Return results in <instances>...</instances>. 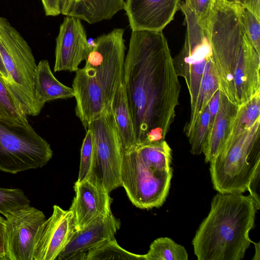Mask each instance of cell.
<instances>
[{
    "label": "cell",
    "instance_id": "cell-32",
    "mask_svg": "<svg viewBox=\"0 0 260 260\" xmlns=\"http://www.w3.org/2000/svg\"><path fill=\"white\" fill-rule=\"evenodd\" d=\"M260 177V166L256 168L254 174L250 180L247 190L252 198L257 210L260 209V198L258 193Z\"/></svg>",
    "mask_w": 260,
    "mask_h": 260
},
{
    "label": "cell",
    "instance_id": "cell-34",
    "mask_svg": "<svg viewBox=\"0 0 260 260\" xmlns=\"http://www.w3.org/2000/svg\"><path fill=\"white\" fill-rule=\"evenodd\" d=\"M0 260H9L6 220L0 216Z\"/></svg>",
    "mask_w": 260,
    "mask_h": 260
},
{
    "label": "cell",
    "instance_id": "cell-21",
    "mask_svg": "<svg viewBox=\"0 0 260 260\" xmlns=\"http://www.w3.org/2000/svg\"><path fill=\"white\" fill-rule=\"evenodd\" d=\"M123 153L136 146L133 120L124 86L117 89L111 105Z\"/></svg>",
    "mask_w": 260,
    "mask_h": 260
},
{
    "label": "cell",
    "instance_id": "cell-29",
    "mask_svg": "<svg viewBox=\"0 0 260 260\" xmlns=\"http://www.w3.org/2000/svg\"><path fill=\"white\" fill-rule=\"evenodd\" d=\"M236 4L246 34L257 53L260 55V20L242 3Z\"/></svg>",
    "mask_w": 260,
    "mask_h": 260
},
{
    "label": "cell",
    "instance_id": "cell-27",
    "mask_svg": "<svg viewBox=\"0 0 260 260\" xmlns=\"http://www.w3.org/2000/svg\"><path fill=\"white\" fill-rule=\"evenodd\" d=\"M210 115L208 104L200 114L187 138L190 145V152L194 155L204 153L209 129Z\"/></svg>",
    "mask_w": 260,
    "mask_h": 260
},
{
    "label": "cell",
    "instance_id": "cell-23",
    "mask_svg": "<svg viewBox=\"0 0 260 260\" xmlns=\"http://www.w3.org/2000/svg\"><path fill=\"white\" fill-rule=\"evenodd\" d=\"M259 119L260 92H258L248 101L238 106L237 111L232 122L226 141L249 129Z\"/></svg>",
    "mask_w": 260,
    "mask_h": 260
},
{
    "label": "cell",
    "instance_id": "cell-38",
    "mask_svg": "<svg viewBox=\"0 0 260 260\" xmlns=\"http://www.w3.org/2000/svg\"><path fill=\"white\" fill-rule=\"evenodd\" d=\"M254 243V248H255V253L253 257L252 258V260H259L260 259V243L257 242L255 243L252 242Z\"/></svg>",
    "mask_w": 260,
    "mask_h": 260
},
{
    "label": "cell",
    "instance_id": "cell-26",
    "mask_svg": "<svg viewBox=\"0 0 260 260\" xmlns=\"http://www.w3.org/2000/svg\"><path fill=\"white\" fill-rule=\"evenodd\" d=\"M105 259L145 260V257L144 254H135L122 248L114 238L86 254L85 260Z\"/></svg>",
    "mask_w": 260,
    "mask_h": 260
},
{
    "label": "cell",
    "instance_id": "cell-5",
    "mask_svg": "<svg viewBox=\"0 0 260 260\" xmlns=\"http://www.w3.org/2000/svg\"><path fill=\"white\" fill-rule=\"evenodd\" d=\"M260 119L249 129L226 141L210 162L214 188L219 193L247 191L250 180L260 166Z\"/></svg>",
    "mask_w": 260,
    "mask_h": 260
},
{
    "label": "cell",
    "instance_id": "cell-24",
    "mask_svg": "<svg viewBox=\"0 0 260 260\" xmlns=\"http://www.w3.org/2000/svg\"><path fill=\"white\" fill-rule=\"evenodd\" d=\"M27 115L0 74V119L17 124H29Z\"/></svg>",
    "mask_w": 260,
    "mask_h": 260
},
{
    "label": "cell",
    "instance_id": "cell-16",
    "mask_svg": "<svg viewBox=\"0 0 260 260\" xmlns=\"http://www.w3.org/2000/svg\"><path fill=\"white\" fill-rule=\"evenodd\" d=\"M72 86L76 100V115L87 129L89 123L108 107L104 93L93 71L85 67L76 72Z\"/></svg>",
    "mask_w": 260,
    "mask_h": 260
},
{
    "label": "cell",
    "instance_id": "cell-3",
    "mask_svg": "<svg viewBox=\"0 0 260 260\" xmlns=\"http://www.w3.org/2000/svg\"><path fill=\"white\" fill-rule=\"evenodd\" d=\"M257 209L252 198L242 193H219L192 241L198 260H241L252 243L250 231Z\"/></svg>",
    "mask_w": 260,
    "mask_h": 260
},
{
    "label": "cell",
    "instance_id": "cell-7",
    "mask_svg": "<svg viewBox=\"0 0 260 260\" xmlns=\"http://www.w3.org/2000/svg\"><path fill=\"white\" fill-rule=\"evenodd\" d=\"M87 129L92 133L93 155L86 179L110 193L121 186L123 154L111 106L91 121Z\"/></svg>",
    "mask_w": 260,
    "mask_h": 260
},
{
    "label": "cell",
    "instance_id": "cell-12",
    "mask_svg": "<svg viewBox=\"0 0 260 260\" xmlns=\"http://www.w3.org/2000/svg\"><path fill=\"white\" fill-rule=\"evenodd\" d=\"M5 217L9 260H33L36 235L46 220L43 212L29 206Z\"/></svg>",
    "mask_w": 260,
    "mask_h": 260
},
{
    "label": "cell",
    "instance_id": "cell-28",
    "mask_svg": "<svg viewBox=\"0 0 260 260\" xmlns=\"http://www.w3.org/2000/svg\"><path fill=\"white\" fill-rule=\"evenodd\" d=\"M30 206V201L20 189L0 187V213H8Z\"/></svg>",
    "mask_w": 260,
    "mask_h": 260
},
{
    "label": "cell",
    "instance_id": "cell-20",
    "mask_svg": "<svg viewBox=\"0 0 260 260\" xmlns=\"http://www.w3.org/2000/svg\"><path fill=\"white\" fill-rule=\"evenodd\" d=\"M34 88L36 106L39 114L46 102L74 96L72 88L64 85L55 77L47 60H42L37 64Z\"/></svg>",
    "mask_w": 260,
    "mask_h": 260
},
{
    "label": "cell",
    "instance_id": "cell-11",
    "mask_svg": "<svg viewBox=\"0 0 260 260\" xmlns=\"http://www.w3.org/2000/svg\"><path fill=\"white\" fill-rule=\"evenodd\" d=\"M76 231L72 212L54 205L51 216L37 231L33 260L56 259Z\"/></svg>",
    "mask_w": 260,
    "mask_h": 260
},
{
    "label": "cell",
    "instance_id": "cell-31",
    "mask_svg": "<svg viewBox=\"0 0 260 260\" xmlns=\"http://www.w3.org/2000/svg\"><path fill=\"white\" fill-rule=\"evenodd\" d=\"M215 0H185L199 24L208 31Z\"/></svg>",
    "mask_w": 260,
    "mask_h": 260
},
{
    "label": "cell",
    "instance_id": "cell-33",
    "mask_svg": "<svg viewBox=\"0 0 260 260\" xmlns=\"http://www.w3.org/2000/svg\"><path fill=\"white\" fill-rule=\"evenodd\" d=\"M46 16H56L61 13L65 0H41Z\"/></svg>",
    "mask_w": 260,
    "mask_h": 260
},
{
    "label": "cell",
    "instance_id": "cell-39",
    "mask_svg": "<svg viewBox=\"0 0 260 260\" xmlns=\"http://www.w3.org/2000/svg\"><path fill=\"white\" fill-rule=\"evenodd\" d=\"M225 2L229 3L230 4H238V3H242L241 0H224Z\"/></svg>",
    "mask_w": 260,
    "mask_h": 260
},
{
    "label": "cell",
    "instance_id": "cell-4",
    "mask_svg": "<svg viewBox=\"0 0 260 260\" xmlns=\"http://www.w3.org/2000/svg\"><path fill=\"white\" fill-rule=\"evenodd\" d=\"M172 149L166 140L136 146L124 152L122 186L137 208H158L168 195L173 175Z\"/></svg>",
    "mask_w": 260,
    "mask_h": 260
},
{
    "label": "cell",
    "instance_id": "cell-35",
    "mask_svg": "<svg viewBox=\"0 0 260 260\" xmlns=\"http://www.w3.org/2000/svg\"><path fill=\"white\" fill-rule=\"evenodd\" d=\"M221 91L220 89H218L213 95L208 103L209 115H210V122L209 128H210L212 123L214 120L216 115L217 113L220 98Z\"/></svg>",
    "mask_w": 260,
    "mask_h": 260
},
{
    "label": "cell",
    "instance_id": "cell-2",
    "mask_svg": "<svg viewBox=\"0 0 260 260\" xmlns=\"http://www.w3.org/2000/svg\"><path fill=\"white\" fill-rule=\"evenodd\" d=\"M208 32L219 89L240 106L260 92V55L246 34L236 4L215 1Z\"/></svg>",
    "mask_w": 260,
    "mask_h": 260
},
{
    "label": "cell",
    "instance_id": "cell-6",
    "mask_svg": "<svg viewBox=\"0 0 260 260\" xmlns=\"http://www.w3.org/2000/svg\"><path fill=\"white\" fill-rule=\"evenodd\" d=\"M0 55L10 77L9 89L27 116H38L34 88L35 57L26 41L3 17H0Z\"/></svg>",
    "mask_w": 260,
    "mask_h": 260
},
{
    "label": "cell",
    "instance_id": "cell-30",
    "mask_svg": "<svg viewBox=\"0 0 260 260\" xmlns=\"http://www.w3.org/2000/svg\"><path fill=\"white\" fill-rule=\"evenodd\" d=\"M92 133L89 129H87L81 149L80 162L77 181L81 182L87 179L92 164Z\"/></svg>",
    "mask_w": 260,
    "mask_h": 260
},
{
    "label": "cell",
    "instance_id": "cell-9",
    "mask_svg": "<svg viewBox=\"0 0 260 260\" xmlns=\"http://www.w3.org/2000/svg\"><path fill=\"white\" fill-rule=\"evenodd\" d=\"M180 8L186 23L184 45L173 59L178 76L184 79L190 96V109L196 104L206 64L213 58L209 32L198 22L194 14L184 2Z\"/></svg>",
    "mask_w": 260,
    "mask_h": 260
},
{
    "label": "cell",
    "instance_id": "cell-10",
    "mask_svg": "<svg viewBox=\"0 0 260 260\" xmlns=\"http://www.w3.org/2000/svg\"><path fill=\"white\" fill-rule=\"evenodd\" d=\"M124 32V29L117 28L98 37L91 44L85 60L84 67L93 71L108 107L122 83L126 50Z\"/></svg>",
    "mask_w": 260,
    "mask_h": 260
},
{
    "label": "cell",
    "instance_id": "cell-8",
    "mask_svg": "<svg viewBox=\"0 0 260 260\" xmlns=\"http://www.w3.org/2000/svg\"><path fill=\"white\" fill-rule=\"evenodd\" d=\"M52 155L50 144L29 124L0 119V171L15 174L42 168Z\"/></svg>",
    "mask_w": 260,
    "mask_h": 260
},
{
    "label": "cell",
    "instance_id": "cell-19",
    "mask_svg": "<svg viewBox=\"0 0 260 260\" xmlns=\"http://www.w3.org/2000/svg\"><path fill=\"white\" fill-rule=\"evenodd\" d=\"M237 109L238 106L231 102L221 92L219 108L209 128L207 142L203 153L206 162H210L224 146L229 137Z\"/></svg>",
    "mask_w": 260,
    "mask_h": 260
},
{
    "label": "cell",
    "instance_id": "cell-37",
    "mask_svg": "<svg viewBox=\"0 0 260 260\" xmlns=\"http://www.w3.org/2000/svg\"><path fill=\"white\" fill-rule=\"evenodd\" d=\"M0 74L4 78L5 82L8 86V87L10 84V79L7 71L5 68V67L3 62L2 59L0 55Z\"/></svg>",
    "mask_w": 260,
    "mask_h": 260
},
{
    "label": "cell",
    "instance_id": "cell-17",
    "mask_svg": "<svg viewBox=\"0 0 260 260\" xmlns=\"http://www.w3.org/2000/svg\"><path fill=\"white\" fill-rule=\"evenodd\" d=\"M74 188L75 196L69 210L73 214L77 230L99 217H106L112 213V199L105 190L87 179L77 181Z\"/></svg>",
    "mask_w": 260,
    "mask_h": 260
},
{
    "label": "cell",
    "instance_id": "cell-13",
    "mask_svg": "<svg viewBox=\"0 0 260 260\" xmlns=\"http://www.w3.org/2000/svg\"><path fill=\"white\" fill-rule=\"evenodd\" d=\"M84 27L78 18L66 16L56 39L55 72H76L90 51Z\"/></svg>",
    "mask_w": 260,
    "mask_h": 260
},
{
    "label": "cell",
    "instance_id": "cell-18",
    "mask_svg": "<svg viewBox=\"0 0 260 260\" xmlns=\"http://www.w3.org/2000/svg\"><path fill=\"white\" fill-rule=\"evenodd\" d=\"M124 0H65L61 14L89 24L111 19L123 9Z\"/></svg>",
    "mask_w": 260,
    "mask_h": 260
},
{
    "label": "cell",
    "instance_id": "cell-25",
    "mask_svg": "<svg viewBox=\"0 0 260 260\" xmlns=\"http://www.w3.org/2000/svg\"><path fill=\"white\" fill-rule=\"evenodd\" d=\"M145 260H187L188 253L182 245L168 237H160L151 244Z\"/></svg>",
    "mask_w": 260,
    "mask_h": 260
},
{
    "label": "cell",
    "instance_id": "cell-1",
    "mask_svg": "<svg viewBox=\"0 0 260 260\" xmlns=\"http://www.w3.org/2000/svg\"><path fill=\"white\" fill-rule=\"evenodd\" d=\"M178 77L162 31H132L122 84L136 146L165 140L179 105Z\"/></svg>",
    "mask_w": 260,
    "mask_h": 260
},
{
    "label": "cell",
    "instance_id": "cell-22",
    "mask_svg": "<svg viewBox=\"0 0 260 260\" xmlns=\"http://www.w3.org/2000/svg\"><path fill=\"white\" fill-rule=\"evenodd\" d=\"M219 89L218 79L212 58L206 64L196 105L190 111L189 120L184 127V132L187 137L190 134L201 111L208 104L211 97Z\"/></svg>",
    "mask_w": 260,
    "mask_h": 260
},
{
    "label": "cell",
    "instance_id": "cell-36",
    "mask_svg": "<svg viewBox=\"0 0 260 260\" xmlns=\"http://www.w3.org/2000/svg\"><path fill=\"white\" fill-rule=\"evenodd\" d=\"M242 4L260 20V0H242Z\"/></svg>",
    "mask_w": 260,
    "mask_h": 260
},
{
    "label": "cell",
    "instance_id": "cell-15",
    "mask_svg": "<svg viewBox=\"0 0 260 260\" xmlns=\"http://www.w3.org/2000/svg\"><path fill=\"white\" fill-rule=\"evenodd\" d=\"M120 221L111 213L77 230L58 260H85L87 252L115 238Z\"/></svg>",
    "mask_w": 260,
    "mask_h": 260
},
{
    "label": "cell",
    "instance_id": "cell-14",
    "mask_svg": "<svg viewBox=\"0 0 260 260\" xmlns=\"http://www.w3.org/2000/svg\"><path fill=\"white\" fill-rule=\"evenodd\" d=\"M180 0H124L132 31H162L180 8Z\"/></svg>",
    "mask_w": 260,
    "mask_h": 260
}]
</instances>
